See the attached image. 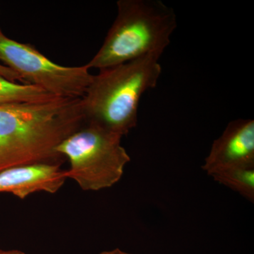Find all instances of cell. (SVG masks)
<instances>
[{
	"label": "cell",
	"instance_id": "6da1fadb",
	"mask_svg": "<svg viewBox=\"0 0 254 254\" xmlns=\"http://www.w3.org/2000/svg\"><path fill=\"white\" fill-rule=\"evenodd\" d=\"M161 55L152 54L100 70L81 98L86 122L124 136L136 126L142 95L162 73Z\"/></svg>",
	"mask_w": 254,
	"mask_h": 254
},
{
	"label": "cell",
	"instance_id": "7a4b0ae2",
	"mask_svg": "<svg viewBox=\"0 0 254 254\" xmlns=\"http://www.w3.org/2000/svg\"><path fill=\"white\" fill-rule=\"evenodd\" d=\"M118 15L88 68L105 69L152 54L163 55L176 29L173 8L160 0H120Z\"/></svg>",
	"mask_w": 254,
	"mask_h": 254
},
{
	"label": "cell",
	"instance_id": "3957f363",
	"mask_svg": "<svg viewBox=\"0 0 254 254\" xmlns=\"http://www.w3.org/2000/svg\"><path fill=\"white\" fill-rule=\"evenodd\" d=\"M123 136L93 123H86L55 148L69 162L65 177L84 190H100L118 183L129 163Z\"/></svg>",
	"mask_w": 254,
	"mask_h": 254
},
{
	"label": "cell",
	"instance_id": "277c9868",
	"mask_svg": "<svg viewBox=\"0 0 254 254\" xmlns=\"http://www.w3.org/2000/svg\"><path fill=\"white\" fill-rule=\"evenodd\" d=\"M0 60L21 82L38 87L57 98H82L93 79L86 65L57 64L29 44L10 39L0 30Z\"/></svg>",
	"mask_w": 254,
	"mask_h": 254
},
{
	"label": "cell",
	"instance_id": "5b68a950",
	"mask_svg": "<svg viewBox=\"0 0 254 254\" xmlns=\"http://www.w3.org/2000/svg\"><path fill=\"white\" fill-rule=\"evenodd\" d=\"M254 165V121L239 119L230 122L215 140L202 168L208 175L223 169Z\"/></svg>",
	"mask_w": 254,
	"mask_h": 254
},
{
	"label": "cell",
	"instance_id": "8992f818",
	"mask_svg": "<svg viewBox=\"0 0 254 254\" xmlns=\"http://www.w3.org/2000/svg\"><path fill=\"white\" fill-rule=\"evenodd\" d=\"M65 170L56 163L21 165L0 172V193H11L24 199L36 192L56 193L63 186Z\"/></svg>",
	"mask_w": 254,
	"mask_h": 254
},
{
	"label": "cell",
	"instance_id": "52a82bcc",
	"mask_svg": "<svg viewBox=\"0 0 254 254\" xmlns=\"http://www.w3.org/2000/svg\"><path fill=\"white\" fill-rule=\"evenodd\" d=\"M56 98L38 87L11 81L0 75V106L44 103Z\"/></svg>",
	"mask_w": 254,
	"mask_h": 254
},
{
	"label": "cell",
	"instance_id": "ba28073f",
	"mask_svg": "<svg viewBox=\"0 0 254 254\" xmlns=\"http://www.w3.org/2000/svg\"><path fill=\"white\" fill-rule=\"evenodd\" d=\"M214 180L235 190L251 202L254 200V165L232 167L212 173Z\"/></svg>",
	"mask_w": 254,
	"mask_h": 254
},
{
	"label": "cell",
	"instance_id": "9c48e42d",
	"mask_svg": "<svg viewBox=\"0 0 254 254\" xmlns=\"http://www.w3.org/2000/svg\"><path fill=\"white\" fill-rule=\"evenodd\" d=\"M23 165L11 150L0 141V172L14 167Z\"/></svg>",
	"mask_w": 254,
	"mask_h": 254
},
{
	"label": "cell",
	"instance_id": "30bf717a",
	"mask_svg": "<svg viewBox=\"0 0 254 254\" xmlns=\"http://www.w3.org/2000/svg\"><path fill=\"white\" fill-rule=\"evenodd\" d=\"M0 75L11 81H20L18 75L4 65L0 64Z\"/></svg>",
	"mask_w": 254,
	"mask_h": 254
},
{
	"label": "cell",
	"instance_id": "8fae6325",
	"mask_svg": "<svg viewBox=\"0 0 254 254\" xmlns=\"http://www.w3.org/2000/svg\"><path fill=\"white\" fill-rule=\"evenodd\" d=\"M100 254H132L127 253V252H124L120 250V249H115V250L111 251H105V252H101Z\"/></svg>",
	"mask_w": 254,
	"mask_h": 254
},
{
	"label": "cell",
	"instance_id": "7c38bea8",
	"mask_svg": "<svg viewBox=\"0 0 254 254\" xmlns=\"http://www.w3.org/2000/svg\"><path fill=\"white\" fill-rule=\"evenodd\" d=\"M0 254H26L19 250H0Z\"/></svg>",
	"mask_w": 254,
	"mask_h": 254
}]
</instances>
